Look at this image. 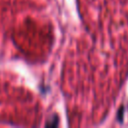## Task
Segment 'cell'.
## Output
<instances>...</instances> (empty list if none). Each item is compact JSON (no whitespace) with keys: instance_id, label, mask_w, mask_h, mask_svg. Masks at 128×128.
Masks as SVG:
<instances>
[{"instance_id":"6da1fadb","label":"cell","mask_w":128,"mask_h":128,"mask_svg":"<svg viewBox=\"0 0 128 128\" xmlns=\"http://www.w3.org/2000/svg\"><path fill=\"white\" fill-rule=\"evenodd\" d=\"M58 123H59V118L57 115H53V117L51 119L48 120V122L46 123V126L47 127H56L58 126Z\"/></svg>"},{"instance_id":"7a4b0ae2","label":"cell","mask_w":128,"mask_h":128,"mask_svg":"<svg viewBox=\"0 0 128 128\" xmlns=\"http://www.w3.org/2000/svg\"><path fill=\"white\" fill-rule=\"evenodd\" d=\"M124 110H125V107L124 106H121L119 109H118V112H117V120L119 122H123V118H124Z\"/></svg>"}]
</instances>
